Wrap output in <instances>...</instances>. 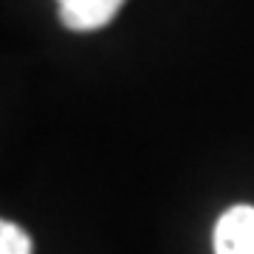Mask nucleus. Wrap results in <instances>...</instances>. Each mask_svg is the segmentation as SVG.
Returning <instances> with one entry per match:
<instances>
[{
	"label": "nucleus",
	"mask_w": 254,
	"mask_h": 254,
	"mask_svg": "<svg viewBox=\"0 0 254 254\" xmlns=\"http://www.w3.org/2000/svg\"><path fill=\"white\" fill-rule=\"evenodd\" d=\"M215 254H254V206H232L220 215Z\"/></svg>",
	"instance_id": "obj_1"
},
{
	"label": "nucleus",
	"mask_w": 254,
	"mask_h": 254,
	"mask_svg": "<svg viewBox=\"0 0 254 254\" xmlns=\"http://www.w3.org/2000/svg\"><path fill=\"white\" fill-rule=\"evenodd\" d=\"M60 20L71 31H96L119 14L125 0H57Z\"/></svg>",
	"instance_id": "obj_2"
},
{
	"label": "nucleus",
	"mask_w": 254,
	"mask_h": 254,
	"mask_svg": "<svg viewBox=\"0 0 254 254\" xmlns=\"http://www.w3.org/2000/svg\"><path fill=\"white\" fill-rule=\"evenodd\" d=\"M0 254H31V237L11 220L0 223Z\"/></svg>",
	"instance_id": "obj_3"
}]
</instances>
